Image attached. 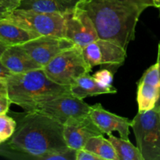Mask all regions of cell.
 <instances>
[{
	"mask_svg": "<svg viewBox=\"0 0 160 160\" xmlns=\"http://www.w3.org/2000/svg\"><path fill=\"white\" fill-rule=\"evenodd\" d=\"M39 37L35 33L28 31L6 20H0V42L6 46L22 45Z\"/></svg>",
	"mask_w": 160,
	"mask_h": 160,
	"instance_id": "cell-16",
	"label": "cell"
},
{
	"mask_svg": "<svg viewBox=\"0 0 160 160\" xmlns=\"http://www.w3.org/2000/svg\"><path fill=\"white\" fill-rule=\"evenodd\" d=\"M113 73H112L109 69H102L97 71L93 75V78L102 86L111 88H113L112 86Z\"/></svg>",
	"mask_w": 160,
	"mask_h": 160,
	"instance_id": "cell-21",
	"label": "cell"
},
{
	"mask_svg": "<svg viewBox=\"0 0 160 160\" xmlns=\"http://www.w3.org/2000/svg\"><path fill=\"white\" fill-rule=\"evenodd\" d=\"M4 20L10 21L39 36L53 35L66 38L64 15L16 9Z\"/></svg>",
	"mask_w": 160,
	"mask_h": 160,
	"instance_id": "cell-6",
	"label": "cell"
},
{
	"mask_svg": "<svg viewBox=\"0 0 160 160\" xmlns=\"http://www.w3.org/2000/svg\"><path fill=\"white\" fill-rule=\"evenodd\" d=\"M80 1L81 0H22L17 9L65 15L73 12Z\"/></svg>",
	"mask_w": 160,
	"mask_h": 160,
	"instance_id": "cell-15",
	"label": "cell"
},
{
	"mask_svg": "<svg viewBox=\"0 0 160 160\" xmlns=\"http://www.w3.org/2000/svg\"><path fill=\"white\" fill-rule=\"evenodd\" d=\"M156 4H157V8L159 9V17H160V0H156Z\"/></svg>",
	"mask_w": 160,
	"mask_h": 160,
	"instance_id": "cell-29",
	"label": "cell"
},
{
	"mask_svg": "<svg viewBox=\"0 0 160 160\" xmlns=\"http://www.w3.org/2000/svg\"><path fill=\"white\" fill-rule=\"evenodd\" d=\"M156 0H81L76 8L89 16L99 38L115 42L127 50L135 38L137 23Z\"/></svg>",
	"mask_w": 160,
	"mask_h": 160,
	"instance_id": "cell-2",
	"label": "cell"
},
{
	"mask_svg": "<svg viewBox=\"0 0 160 160\" xmlns=\"http://www.w3.org/2000/svg\"><path fill=\"white\" fill-rule=\"evenodd\" d=\"M84 59L90 68L96 66H107L115 73L127 57V50L115 42L98 38L83 48Z\"/></svg>",
	"mask_w": 160,
	"mask_h": 160,
	"instance_id": "cell-7",
	"label": "cell"
},
{
	"mask_svg": "<svg viewBox=\"0 0 160 160\" xmlns=\"http://www.w3.org/2000/svg\"><path fill=\"white\" fill-rule=\"evenodd\" d=\"M0 59L12 73H22L42 68L21 45L9 46L2 54Z\"/></svg>",
	"mask_w": 160,
	"mask_h": 160,
	"instance_id": "cell-14",
	"label": "cell"
},
{
	"mask_svg": "<svg viewBox=\"0 0 160 160\" xmlns=\"http://www.w3.org/2000/svg\"><path fill=\"white\" fill-rule=\"evenodd\" d=\"M7 48H8V46H6V45H4V44L2 43V42H0V57H1L2 54V53L4 52V51Z\"/></svg>",
	"mask_w": 160,
	"mask_h": 160,
	"instance_id": "cell-27",
	"label": "cell"
},
{
	"mask_svg": "<svg viewBox=\"0 0 160 160\" xmlns=\"http://www.w3.org/2000/svg\"><path fill=\"white\" fill-rule=\"evenodd\" d=\"M12 104L8 97L6 81H0V114H6Z\"/></svg>",
	"mask_w": 160,
	"mask_h": 160,
	"instance_id": "cell-22",
	"label": "cell"
},
{
	"mask_svg": "<svg viewBox=\"0 0 160 160\" xmlns=\"http://www.w3.org/2000/svg\"><path fill=\"white\" fill-rule=\"evenodd\" d=\"M131 128L144 160H160V120L156 109L138 112Z\"/></svg>",
	"mask_w": 160,
	"mask_h": 160,
	"instance_id": "cell-5",
	"label": "cell"
},
{
	"mask_svg": "<svg viewBox=\"0 0 160 160\" xmlns=\"http://www.w3.org/2000/svg\"><path fill=\"white\" fill-rule=\"evenodd\" d=\"M74 45L73 42L65 37L43 35L29 41L21 47L43 68L59 53Z\"/></svg>",
	"mask_w": 160,
	"mask_h": 160,
	"instance_id": "cell-9",
	"label": "cell"
},
{
	"mask_svg": "<svg viewBox=\"0 0 160 160\" xmlns=\"http://www.w3.org/2000/svg\"><path fill=\"white\" fill-rule=\"evenodd\" d=\"M9 12H10V10H9L7 8H6L4 6L0 4V20L6 19L7 16L9 15Z\"/></svg>",
	"mask_w": 160,
	"mask_h": 160,
	"instance_id": "cell-26",
	"label": "cell"
},
{
	"mask_svg": "<svg viewBox=\"0 0 160 160\" xmlns=\"http://www.w3.org/2000/svg\"><path fill=\"white\" fill-rule=\"evenodd\" d=\"M91 106L72 94L61 95L39 105L33 112L46 115L64 124L69 119L89 113Z\"/></svg>",
	"mask_w": 160,
	"mask_h": 160,
	"instance_id": "cell-8",
	"label": "cell"
},
{
	"mask_svg": "<svg viewBox=\"0 0 160 160\" xmlns=\"http://www.w3.org/2000/svg\"><path fill=\"white\" fill-rule=\"evenodd\" d=\"M21 2L22 0H0V4L7 8L9 10L12 11L17 9Z\"/></svg>",
	"mask_w": 160,
	"mask_h": 160,
	"instance_id": "cell-24",
	"label": "cell"
},
{
	"mask_svg": "<svg viewBox=\"0 0 160 160\" xmlns=\"http://www.w3.org/2000/svg\"><path fill=\"white\" fill-rule=\"evenodd\" d=\"M66 38L76 45L84 48L99 38L93 22L81 9H76L64 15Z\"/></svg>",
	"mask_w": 160,
	"mask_h": 160,
	"instance_id": "cell-10",
	"label": "cell"
},
{
	"mask_svg": "<svg viewBox=\"0 0 160 160\" xmlns=\"http://www.w3.org/2000/svg\"><path fill=\"white\" fill-rule=\"evenodd\" d=\"M43 70L52 81L67 87H70L78 78L92 71L84 59L83 48L76 45L59 53Z\"/></svg>",
	"mask_w": 160,
	"mask_h": 160,
	"instance_id": "cell-4",
	"label": "cell"
},
{
	"mask_svg": "<svg viewBox=\"0 0 160 160\" xmlns=\"http://www.w3.org/2000/svg\"><path fill=\"white\" fill-rule=\"evenodd\" d=\"M108 136V139L115 148L119 160H144L138 146H134L129 140L117 138L112 134Z\"/></svg>",
	"mask_w": 160,
	"mask_h": 160,
	"instance_id": "cell-19",
	"label": "cell"
},
{
	"mask_svg": "<svg viewBox=\"0 0 160 160\" xmlns=\"http://www.w3.org/2000/svg\"><path fill=\"white\" fill-rule=\"evenodd\" d=\"M157 60H158V62H159V69H160V56H159V55H158V56H157ZM159 108H160V94H159V100H158L157 103H156V108H155V109H159Z\"/></svg>",
	"mask_w": 160,
	"mask_h": 160,
	"instance_id": "cell-28",
	"label": "cell"
},
{
	"mask_svg": "<svg viewBox=\"0 0 160 160\" xmlns=\"http://www.w3.org/2000/svg\"><path fill=\"white\" fill-rule=\"evenodd\" d=\"M12 74V72L2 63L0 59V81H7L8 78Z\"/></svg>",
	"mask_w": 160,
	"mask_h": 160,
	"instance_id": "cell-25",
	"label": "cell"
},
{
	"mask_svg": "<svg viewBox=\"0 0 160 160\" xmlns=\"http://www.w3.org/2000/svg\"><path fill=\"white\" fill-rule=\"evenodd\" d=\"M84 148L95 153L102 160H119L113 145L103 135L92 137L87 142Z\"/></svg>",
	"mask_w": 160,
	"mask_h": 160,
	"instance_id": "cell-18",
	"label": "cell"
},
{
	"mask_svg": "<svg viewBox=\"0 0 160 160\" xmlns=\"http://www.w3.org/2000/svg\"><path fill=\"white\" fill-rule=\"evenodd\" d=\"M103 134L89 114L69 119L63 124L66 143L69 148L76 151L84 148L91 138Z\"/></svg>",
	"mask_w": 160,
	"mask_h": 160,
	"instance_id": "cell-11",
	"label": "cell"
},
{
	"mask_svg": "<svg viewBox=\"0 0 160 160\" xmlns=\"http://www.w3.org/2000/svg\"><path fill=\"white\" fill-rule=\"evenodd\" d=\"M158 55L160 56V42L159 43V46H158Z\"/></svg>",
	"mask_w": 160,
	"mask_h": 160,
	"instance_id": "cell-30",
	"label": "cell"
},
{
	"mask_svg": "<svg viewBox=\"0 0 160 160\" xmlns=\"http://www.w3.org/2000/svg\"><path fill=\"white\" fill-rule=\"evenodd\" d=\"M12 137L0 145V156L15 159L49 160L52 153L68 149L63 124L38 112H25Z\"/></svg>",
	"mask_w": 160,
	"mask_h": 160,
	"instance_id": "cell-1",
	"label": "cell"
},
{
	"mask_svg": "<svg viewBox=\"0 0 160 160\" xmlns=\"http://www.w3.org/2000/svg\"><path fill=\"white\" fill-rule=\"evenodd\" d=\"M158 111V113H159V120H160V108L159 109H156Z\"/></svg>",
	"mask_w": 160,
	"mask_h": 160,
	"instance_id": "cell-31",
	"label": "cell"
},
{
	"mask_svg": "<svg viewBox=\"0 0 160 160\" xmlns=\"http://www.w3.org/2000/svg\"><path fill=\"white\" fill-rule=\"evenodd\" d=\"M160 94V69L158 60L148 67L138 83V112L154 109Z\"/></svg>",
	"mask_w": 160,
	"mask_h": 160,
	"instance_id": "cell-12",
	"label": "cell"
},
{
	"mask_svg": "<svg viewBox=\"0 0 160 160\" xmlns=\"http://www.w3.org/2000/svg\"><path fill=\"white\" fill-rule=\"evenodd\" d=\"M70 89L72 95L81 99L104 94H116L117 92L114 87L109 88L102 86L89 73L78 78L76 82L70 86Z\"/></svg>",
	"mask_w": 160,
	"mask_h": 160,
	"instance_id": "cell-17",
	"label": "cell"
},
{
	"mask_svg": "<svg viewBox=\"0 0 160 160\" xmlns=\"http://www.w3.org/2000/svg\"><path fill=\"white\" fill-rule=\"evenodd\" d=\"M6 84L11 102L21 107L25 112H33L42 103L71 94L70 87L52 81L43 68L12 73L6 81Z\"/></svg>",
	"mask_w": 160,
	"mask_h": 160,
	"instance_id": "cell-3",
	"label": "cell"
},
{
	"mask_svg": "<svg viewBox=\"0 0 160 160\" xmlns=\"http://www.w3.org/2000/svg\"><path fill=\"white\" fill-rule=\"evenodd\" d=\"M76 160H102L99 156L95 155V153L85 149L77 150L76 151Z\"/></svg>",
	"mask_w": 160,
	"mask_h": 160,
	"instance_id": "cell-23",
	"label": "cell"
},
{
	"mask_svg": "<svg viewBox=\"0 0 160 160\" xmlns=\"http://www.w3.org/2000/svg\"><path fill=\"white\" fill-rule=\"evenodd\" d=\"M88 114L103 134L109 135L117 131L121 138L129 140L131 120L106 110L100 103L91 106Z\"/></svg>",
	"mask_w": 160,
	"mask_h": 160,
	"instance_id": "cell-13",
	"label": "cell"
},
{
	"mask_svg": "<svg viewBox=\"0 0 160 160\" xmlns=\"http://www.w3.org/2000/svg\"><path fill=\"white\" fill-rule=\"evenodd\" d=\"M17 123L12 117L0 114V145L7 142L14 134Z\"/></svg>",
	"mask_w": 160,
	"mask_h": 160,
	"instance_id": "cell-20",
	"label": "cell"
}]
</instances>
